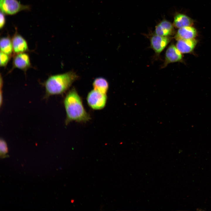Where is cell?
<instances>
[{"instance_id": "6da1fadb", "label": "cell", "mask_w": 211, "mask_h": 211, "mask_svg": "<svg viewBox=\"0 0 211 211\" xmlns=\"http://www.w3.org/2000/svg\"><path fill=\"white\" fill-rule=\"evenodd\" d=\"M64 104L66 114V124L72 121L86 122L90 119L81 97L75 89H72L66 95Z\"/></svg>"}, {"instance_id": "7a4b0ae2", "label": "cell", "mask_w": 211, "mask_h": 211, "mask_svg": "<svg viewBox=\"0 0 211 211\" xmlns=\"http://www.w3.org/2000/svg\"><path fill=\"white\" fill-rule=\"evenodd\" d=\"M77 78V75L73 72L50 76L44 84L45 96L47 97L63 93Z\"/></svg>"}, {"instance_id": "3957f363", "label": "cell", "mask_w": 211, "mask_h": 211, "mask_svg": "<svg viewBox=\"0 0 211 211\" xmlns=\"http://www.w3.org/2000/svg\"><path fill=\"white\" fill-rule=\"evenodd\" d=\"M0 9L5 14L13 15L22 11H29L31 7L21 4L18 0H0Z\"/></svg>"}, {"instance_id": "277c9868", "label": "cell", "mask_w": 211, "mask_h": 211, "mask_svg": "<svg viewBox=\"0 0 211 211\" xmlns=\"http://www.w3.org/2000/svg\"><path fill=\"white\" fill-rule=\"evenodd\" d=\"M107 97L106 94L101 93L95 90H93L88 93L87 101L89 106L95 110L103 108L107 102Z\"/></svg>"}, {"instance_id": "5b68a950", "label": "cell", "mask_w": 211, "mask_h": 211, "mask_svg": "<svg viewBox=\"0 0 211 211\" xmlns=\"http://www.w3.org/2000/svg\"><path fill=\"white\" fill-rule=\"evenodd\" d=\"M182 54L178 50L176 46L174 44L170 45L166 52L164 62L161 68L166 67L170 63L183 61Z\"/></svg>"}, {"instance_id": "8992f818", "label": "cell", "mask_w": 211, "mask_h": 211, "mask_svg": "<svg viewBox=\"0 0 211 211\" xmlns=\"http://www.w3.org/2000/svg\"><path fill=\"white\" fill-rule=\"evenodd\" d=\"M170 40L171 39L169 36L155 34L150 38V47L156 54L159 55L165 48Z\"/></svg>"}, {"instance_id": "52a82bcc", "label": "cell", "mask_w": 211, "mask_h": 211, "mask_svg": "<svg viewBox=\"0 0 211 211\" xmlns=\"http://www.w3.org/2000/svg\"><path fill=\"white\" fill-rule=\"evenodd\" d=\"M11 41L13 53L15 55L28 51V47L26 41L18 33L16 28V32L11 38Z\"/></svg>"}, {"instance_id": "ba28073f", "label": "cell", "mask_w": 211, "mask_h": 211, "mask_svg": "<svg viewBox=\"0 0 211 211\" xmlns=\"http://www.w3.org/2000/svg\"><path fill=\"white\" fill-rule=\"evenodd\" d=\"M13 68H18L25 72L31 67L29 56L25 53L14 55L13 61Z\"/></svg>"}, {"instance_id": "9c48e42d", "label": "cell", "mask_w": 211, "mask_h": 211, "mask_svg": "<svg viewBox=\"0 0 211 211\" xmlns=\"http://www.w3.org/2000/svg\"><path fill=\"white\" fill-rule=\"evenodd\" d=\"M177 41L176 46L182 54L188 53L192 52L197 43V40L195 38L179 40Z\"/></svg>"}, {"instance_id": "30bf717a", "label": "cell", "mask_w": 211, "mask_h": 211, "mask_svg": "<svg viewBox=\"0 0 211 211\" xmlns=\"http://www.w3.org/2000/svg\"><path fill=\"white\" fill-rule=\"evenodd\" d=\"M173 25L169 21L164 20L156 27L155 34L164 36H169L174 32Z\"/></svg>"}, {"instance_id": "8fae6325", "label": "cell", "mask_w": 211, "mask_h": 211, "mask_svg": "<svg viewBox=\"0 0 211 211\" xmlns=\"http://www.w3.org/2000/svg\"><path fill=\"white\" fill-rule=\"evenodd\" d=\"M196 29L192 26H186L179 28L175 36L177 40L182 39L194 38L197 36Z\"/></svg>"}, {"instance_id": "7c38bea8", "label": "cell", "mask_w": 211, "mask_h": 211, "mask_svg": "<svg viewBox=\"0 0 211 211\" xmlns=\"http://www.w3.org/2000/svg\"><path fill=\"white\" fill-rule=\"evenodd\" d=\"M193 23V19L183 14H177L174 17L173 25L174 26L177 28L192 26Z\"/></svg>"}, {"instance_id": "4fadbf2b", "label": "cell", "mask_w": 211, "mask_h": 211, "mask_svg": "<svg viewBox=\"0 0 211 211\" xmlns=\"http://www.w3.org/2000/svg\"><path fill=\"white\" fill-rule=\"evenodd\" d=\"M1 51L11 56L13 52L11 39L8 36L1 38L0 41Z\"/></svg>"}, {"instance_id": "5bb4252c", "label": "cell", "mask_w": 211, "mask_h": 211, "mask_svg": "<svg viewBox=\"0 0 211 211\" xmlns=\"http://www.w3.org/2000/svg\"><path fill=\"white\" fill-rule=\"evenodd\" d=\"M93 86L94 90L104 94H106L108 89V81L101 77L97 78L94 80Z\"/></svg>"}, {"instance_id": "9a60e30c", "label": "cell", "mask_w": 211, "mask_h": 211, "mask_svg": "<svg viewBox=\"0 0 211 211\" xmlns=\"http://www.w3.org/2000/svg\"><path fill=\"white\" fill-rule=\"evenodd\" d=\"M0 157L3 158L7 157L6 154L8 153V148L6 142L2 138H1L0 141Z\"/></svg>"}, {"instance_id": "2e32d148", "label": "cell", "mask_w": 211, "mask_h": 211, "mask_svg": "<svg viewBox=\"0 0 211 211\" xmlns=\"http://www.w3.org/2000/svg\"><path fill=\"white\" fill-rule=\"evenodd\" d=\"M0 66L6 67L9 61L11 56L0 51Z\"/></svg>"}, {"instance_id": "e0dca14e", "label": "cell", "mask_w": 211, "mask_h": 211, "mask_svg": "<svg viewBox=\"0 0 211 211\" xmlns=\"http://www.w3.org/2000/svg\"><path fill=\"white\" fill-rule=\"evenodd\" d=\"M5 14L1 11L0 14V28H3L6 23V18Z\"/></svg>"}, {"instance_id": "ac0fdd59", "label": "cell", "mask_w": 211, "mask_h": 211, "mask_svg": "<svg viewBox=\"0 0 211 211\" xmlns=\"http://www.w3.org/2000/svg\"><path fill=\"white\" fill-rule=\"evenodd\" d=\"M74 202V200H71V202H72V203H73Z\"/></svg>"}]
</instances>
